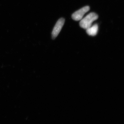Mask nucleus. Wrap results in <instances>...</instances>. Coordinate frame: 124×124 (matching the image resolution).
<instances>
[{
    "instance_id": "obj_1",
    "label": "nucleus",
    "mask_w": 124,
    "mask_h": 124,
    "mask_svg": "<svg viewBox=\"0 0 124 124\" xmlns=\"http://www.w3.org/2000/svg\"><path fill=\"white\" fill-rule=\"evenodd\" d=\"M98 15L94 13H90L82 19L80 22V26L82 28L86 29L92 26V23L97 19Z\"/></svg>"
},
{
    "instance_id": "obj_2",
    "label": "nucleus",
    "mask_w": 124,
    "mask_h": 124,
    "mask_svg": "<svg viewBox=\"0 0 124 124\" xmlns=\"http://www.w3.org/2000/svg\"><path fill=\"white\" fill-rule=\"evenodd\" d=\"M64 22L65 19L63 18H61L58 20L52 31V38L53 39H55L60 33Z\"/></svg>"
},
{
    "instance_id": "obj_3",
    "label": "nucleus",
    "mask_w": 124,
    "mask_h": 124,
    "mask_svg": "<svg viewBox=\"0 0 124 124\" xmlns=\"http://www.w3.org/2000/svg\"><path fill=\"white\" fill-rule=\"evenodd\" d=\"M90 9V8L89 6H85L73 13L72 15V18L76 21L81 20L85 14L88 12Z\"/></svg>"
},
{
    "instance_id": "obj_4",
    "label": "nucleus",
    "mask_w": 124,
    "mask_h": 124,
    "mask_svg": "<svg viewBox=\"0 0 124 124\" xmlns=\"http://www.w3.org/2000/svg\"><path fill=\"white\" fill-rule=\"evenodd\" d=\"M86 30V33L88 35L94 36H96L97 33L98 31V26L97 24H95L93 26H91Z\"/></svg>"
}]
</instances>
